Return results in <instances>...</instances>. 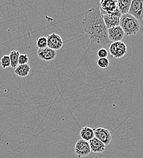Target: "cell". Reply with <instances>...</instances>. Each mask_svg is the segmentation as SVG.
<instances>
[{"label":"cell","mask_w":143,"mask_h":158,"mask_svg":"<svg viewBox=\"0 0 143 158\" xmlns=\"http://www.w3.org/2000/svg\"><path fill=\"white\" fill-rule=\"evenodd\" d=\"M82 25L84 33L91 43L101 45L109 43L108 28L103 19L99 6L93 7L86 11Z\"/></svg>","instance_id":"obj_1"},{"label":"cell","mask_w":143,"mask_h":158,"mask_svg":"<svg viewBox=\"0 0 143 158\" xmlns=\"http://www.w3.org/2000/svg\"><path fill=\"white\" fill-rule=\"evenodd\" d=\"M119 26L123 29L125 34L128 36H132L136 34L140 29V23L139 21L129 14L121 16Z\"/></svg>","instance_id":"obj_2"},{"label":"cell","mask_w":143,"mask_h":158,"mask_svg":"<svg viewBox=\"0 0 143 158\" xmlns=\"http://www.w3.org/2000/svg\"><path fill=\"white\" fill-rule=\"evenodd\" d=\"M109 51L113 57L119 59L126 54L127 52V47L123 41L113 42L109 46Z\"/></svg>","instance_id":"obj_3"},{"label":"cell","mask_w":143,"mask_h":158,"mask_svg":"<svg viewBox=\"0 0 143 158\" xmlns=\"http://www.w3.org/2000/svg\"><path fill=\"white\" fill-rule=\"evenodd\" d=\"M101 12L105 24L108 29L119 26L120 19L122 16V14L119 11V10L113 14H107L102 11Z\"/></svg>","instance_id":"obj_4"},{"label":"cell","mask_w":143,"mask_h":158,"mask_svg":"<svg viewBox=\"0 0 143 158\" xmlns=\"http://www.w3.org/2000/svg\"><path fill=\"white\" fill-rule=\"evenodd\" d=\"M128 14L138 21L143 19V0L132 1Z\"/></svg>","instance_id":"obj_5"},{"label":"cell","mask_w":143,"mask_h":158,"mask_svg":"<svg viewBox=\"0 0 143 158\" xmlns=\"http://www.w3.org/2000/svg\"><path fill=\"white\" fill-rule=\"evenodd\" d=\"M74 150L79 158L87 156L91 152L89 142L83 139H80L77 142Z\"/></svg>","instance_id":"obj_6"},{"label":"cell","mask_w":143,"mask_h":158,"mask_svg":"<svg viewBox=\"0 0 143 158\" xmlns=\"http://www.w3.org/2000/svg\"><path fill=\"white\" fill-rule=\"evenodd\" d=\"M47 40V47L55 50H60L61 49L64 42L61 37L56 33L49 34L46 37Z\"/></svg>","instance_id":"obj_7"},{"label":"cell","mask_w":143,"mask_h":158,"mask_svg":"<svg viewBox=\"0 0 143 158\" xmlns=\"http://www.w3.org/2000/svg\"><path fill=\"white\" fill-rule=\"evenodd\" d=\"M94 137L98 139L105 145H108L111 143L112 136L111 132L106 128L99 127L94 129Z\"/></svg>","instance_id":"obj_8"},{"label":"cell","mask_w":143,"mask_h":158,"mask_svg":"<svg viewBox=\"0 0 143 158\" xmlns=\"http://www.w3.org/2000/svg\"><path fill=\"white\" fill-rule=\"evenodd\" d=\"M125 35V33L120 26L108 29V36L110 41H121Z\"/></svg>","instance_id":"obj_9"},{"label":"cell","mask_w":143,"mask_h":158,"mask_svg":"<svg viewBox=\"0 0 143 158\" xmlns=\"http://www.w3.org/2000/svg\"><path fill=\"white\" fill-rule=\"evenodd\" d=\"M100 4L101 11L107 14H113L118 10L117 1L102 0L100 1Z\"/></svg>","instance_id":"obj_10"},{"label":"cell","mask_w":143,"mask_h":158,"mask_svg":"<svg viewBox=\"0 0 143 158\" xmlns=\"http://www.w3.org/2000/svg\"><path fill=\"white\" fill-rule=\"evenodd\" d=\"M38 57L44 61H49L55 59L57 55L56 51L53 50L49 48H45L44 49H38L37 52Z\"/></svg>","instance_id":"obj_11"},{"label":"cell","mask_w":143,"mask_h":158,"mask_svg":"<svg viewBox=\"0 0 143 158\" xmlns=\"http://www.w3.org/2000/svg\"><path fill=\"white\" fill-rule=\"evenodd\" d=\"M91 152L94 153H102L106 148V145L96 138L92 139L89 141Z\"/></svg>","instance_id":"obj_12"},{"label":"cell","mask_w":143,"mask_h":158,"mask_svg":"<svg viewBox=\"0 0 143 158\" xmlns=\"http://www.w3.org/2000/svg\"><path fill=\"white\" fill-rule=\"evenodd\" d=\"M15 74L20 77H27L31 72V67L29 64H19L15 69Z\"/></svg>","instance_id":"obj_13"},{"label":"cell","mask_w":143,"mask_h":158,"mask_svg":"<svg viewBox=\"0 0 143 158\" xmlns=\"http://www.w3.org/2000/svg\"><path fill=\"white\" fill-rule=\"evenodd\" d=\"M80 135L82 139L89 142L92 139L94 138V129L89 127H84L82 128L80 131Z\"/></svg>","instance_id":"obj_14"},{"label":"cell","mask_w":143,"mask_h":158,"mask_svg":"<svg viewBox=\"0 0 143 158\" xmlns=\"http://www.w3.org/2000/svg\"><path fill=\"white\" fill-rule=\"evenodd\" d=\"M132 1L127 0V1H117V6L118 9L123 15H125L128 14L130 5H131Z\"/></svg>","instance_id":"obj_15"},{"label":"cell","mask_w":143,"mask_h":158,"mask_svg":"<svg viewBox=\"0 0 143 158\" xmlns=\"http://www.w3.org/2000/svg\"><path fill=\"white\" fill-rule=\"evenodd\" d=\"M20 53L19 51L13 50L9 53V58L11 60V66L12 68H16L19 65V57Z\"/></svg>","instance_id":"obj_16"},{"label":"cell","mask_w":143,"mask_h":158,"mask_svg":"<svg viewBox=\"0 0 143 158\" xmlns=\"http://www.w3.org/2000/svg\"><path fill=\"white\" fill-rule=\"evenodd\" d=\"M36 46L38 49L47 48V40L45 37H41L36 41Z\"/></svg>","instance_id":"obj_17"},{"label":"cell","mask_w":143,"mask_h":158,"mask_svg":"<svg viewBox=\"0 0 143 158\" xmlns=\"http://www.w3.org/2000/svg\"><path fill=\"white\" fill-rule=\"evenodd\" d=\"M0 64L2 68L6 69L11 66V60L9 58V56L4 55L2 57L0 60Z\"/></svg>","instance_id":"obj_18"},{"label":"cell","mask_w":143,"mask_h":158,"mask_svg":"<svg viewBox=\"0 0 143 158\" xmlns=\"http://www.w3.org/2000/svg\"><path fill=\"white\" fill-rule=\"evenodd\" d=\"M97 65L101 69H105L109 65V60L107 58L99 59L97 60Z\"/></svg>","instance_id":"obj_19"},{"label":"cell","mask_w":143,"mask_h":158,"mask_svg":"<svg viewBox=\"0 0 143 158\" xmlns=\"http://www.w3.org/2000/svg\"><path fill=\"white\" fill-rule=\"evenodd\" d=\"M29 61V57L26 54H20L19 57V64H26Z\"/></svg>","instance_id":"obj_20"},{"label":"cell","mask_w":143,"mask_h":158,"mask_svg":"<svg viewBox=\"0 0 143 158\" xmlns=\"http://www.w3.org/2000/svg\"><path fill=\"white\" fill-rule=\"evenodd\" d=\"M108 51L105 48H101L97 52V56L99 59L107 58L108 56Z\"/></svg>","instance_id":"obj_21"}]
</instances>
